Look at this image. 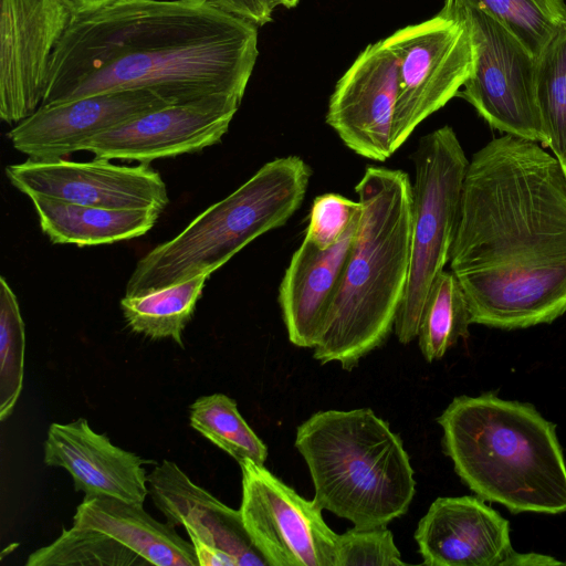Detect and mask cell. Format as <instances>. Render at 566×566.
Returning a JSON list of instances; mask_svg holds the SVG:
<instances>
[{"instance_id": "1", "label": "cell", "mask_w": 566, "mask_h": 566, "mask_svg": "<svg viewBox=\"0 0 566 566\" xmlns=\"http://www.w3.org/2000/svg\"><path fill=\"white\" fill-rule=\"evenodd\" d=\"M450 270L471 323L549 324L566 312V177L536 142L504 134L473 154Z\"/></svg>"}, {"instance_id": "2", "label": "cell", "mask_w": 566, "mask_h": 566, "mask_svg": "<svg viewBox=\"0 0 566 566\" xmlns=\"http://www.w3.org/2000/svg\"><path fill=\"white\" fill-rule=\"evenodd\" d=\"M258 55V27L208 0H118L73 14L40 106L130 90L172 104L243 98Z\"/></svg>"}, {"instance_id": "3", "label": "cell", "mask_w": 566, "mask_h": 566, "mask_svg": "<svg viewBox=\"0 0 566 566\" xmlns=\"http://www.w3.org/2000/svg\"><path fill=\"white\" fill-rule=\"evenodd\" d=\"M361 218L339 289L314 347L322 364L352 370L394 328L410 268L412 191L399 169L369 166L355 187Z\"/></svg>"}, {"instance_id": "4", "label": "cell", "mask_w": 566, "mask_h": 566, "mask_svg": "<svg viewBox=\"0 0 566 566\" xmlns=\"http://www.w3.org/2000/svg\"><path fill=\"white\" fill-rule=\"evenodd\" d=\"M437 421L454 471L480 499L515 514L566 512V462L556 426L533 405L491 392L460 396Z\"/></svg>"}, {"instance_id": "5", "label": "cell", "mask_w": 566, "mask_h": 566, "mask_svg": "<svg viewBox=\"0 0 566 566\" xmlns=\"http://www.w3.org/2000/svg\"><path fill=\"white\" fill-rule=\"evenodd\" d=\"M322 509L356 528L387 526L407 513L416 492L413 470L400 438L369 408L326 410L296 429Z\"/></svg>"}, {"instance_id": "6", "label": "cell", "mask_w": 566, "mask_h": 566, "mask_svg": "<svg viewBox=\"0 0 566 566\" xmlns=\"http://www.w3.org/2000/svg\"><path fill=\"white\" fill-rule=\"evenodd\" d=\"M311 176L310 166L295 155L264 164L175 238L142 256L125 295H143L212 274L255 238L282 227L302 205Z\"/></svg>"}, {"instance_id": "7", "label": "cell", "mask_w": 566, "mask_h": 566, "mask_svg": "<svg viewBox=\"0 0 566 566\" xmlns=\"http://www.w3.org/2000/svg\"><path fill=\"white\" fill-rule=\"evenodd\" d=\"M412 160L410 268L394 323L395 335L401 344L418 336L431 284L450 261L469 165L459 138L449 125L422 136Z\"/></svg>"}, {"instance_id": "8", "label": "cell", "mask_w": 566, "mask_h": 566, "mask_svg": "<svg viewBox=\"0 0 566 566\" xmlns=\"http://www.w3.org/2000/svg\"><path fill=\"white\" fill-rule=\"evenodd\" d=\"M442 9L464 20L474 50L473 72L457 96L492 128L544 146L535 92L537 57L488 12L462 0H446Z\"/></svg>"}, {"instance_id": "9", "label": "cell", "mask_w": 566, "mask_h": 566, "mask_svg": "<svg viewBox=\"0 0 566 566\" xmlns=\"http://www.w3.org/2000/svg\"><path fill=\"white\" fill-rule=\"evenodd\" d=\"M384 41L398 61L395 153L421 122L457 96L473 72L474 50L464 20L443 9Z\"/></svg>"}, {"instance_id": "10", "label": "cell", "mask_w": 566, "mask_h": 566, "mask_svg": "<svg viewBox=\"0 0 566 566\" xmlns=\"http://www.w3.org/2000/svg\"><path fill=\"white\" fill-rule=\"evenodd\" d=\"M242 474L240 514L269 566H336L338 534L307 501L252 460L239 463Z\"/></svg>"}, {"instance_id": "11", "label": "cell", "mask_w": 566, "mask_h": 566, "mask_svg": "<svg viewBox=\"0 0 566 566\" xmlns=\"http://www.w3.org/2000/svg\"><path fill=\"white\" fill-rule=\"evenodd\" d=\"M73 13L59 0H0V117L10 125L41 105L52 53Z\"/></svg>"}, {"instance_id": "12", "label": "cell", "mask_w": 566, "mask_h": 566, "mask_svg": "<svg viewBox=\"0 0 566 566\" xmlns=\"http://www.w3.org/2000/svg\"><path fill=\"white\" fill-rule=\"evenodd\" d=\"M241 101L237 96L213 95L171 104L96 135L81 150L95 158L142 164L195 154L221 142Z\"/></svg>"}, {"instance_id": "13", "label": "cell", "mask_w": 566, "mask_h": 566, "mask_svg": "<svg viewBox=\"0 0 566 566\" xmlns=\"http://www.w3.org/2000/svg\"><path fill=\"white\" fill-rule=\"evenodd\" d=\"M9 181L28 196L111 209H156L169 203L161 176L148 165L123 166L91 161L28 159L6 167Z\"/></svg>"}, {"instance_id": "14", "label": "cell", "mask_w": 566, "mask_h": 566, "mask_svg": "<svg viewBox=\"0 0 566 566\" xmlns=\"http://www.w3.org/2000/svg\"><path fill=\"white\" fill-rule=\"evenodd\" d=\"M398 61L384 40L371 43L338 80L326 123L357 155L385 161L392 154Z\"/></svg>"}, {"instance_id": "15", "label": "cell", "mask_w": 566, "mask_h": 566, "mask_svg": "<svg viewBox=\"0 0 566 566\" xmlns=\"http://www.w3.org/2000/svg\"><path fill=\"white\" fill-rule=\"evenodd\" d=\"M147 90L109 92L40 106L8 133L14 149L29 159H63L96 135L151 111L171 105Z\"/></svg>"}, {"instance_id": "16", "label": "cell", "mask_w": 566, "mask_h": 566, "mask_svg": "<svg viewBox=\"0 0 566 566\" xmlns=\"http://www.w3.org/2000/svg\"><path fill=\"white\" fill-rule=\"evenodd\" d=\"M415 539L429 566H506L514 552L509 521L468 495L434 500Z\"/></svg>"}, {"instance_id": "17", "label": "cell", "mask_w": 566, "mask_h": 566, "mask_svg": "<svg viewBox=\"0 0 566 566\" xmlns=\"http://www.w3.org/2000/svg\"><path fill=\"white\" fill-rule=\"evenodd\" d=\"M43 462L62 468L74 489L87 497H113L144 504L148 495L144 464L148 461L95 432L84 418L69 423L53 422L43 444Z\"/></svg>"}, {"instance_id": "18", "label": "cell", "mask_w": 566, "mask_h": 566, "mask_svg": "<svg viewBox=\"0 0 566 566\" xmlns=\"http://www.w3.org/2000/svg\"><path fill=\"white\" fill-rule=\"evenodd\" d=\"M148 494L166 521L198 541L230 555L238 566H269L252 543L240 511L195 484L172 461L164 460L147 475Z\"/></svg>"}, {"instance_id": "19", "label": "cell", "mask_w": 566, "mask_h": 566, "mask_svg": "<svg viewBox=\"0 0 566 566\" xmlns=\"http://www.w3.org/2000/svg\"><path fill=\"white\" fill-rule=\"evenodd\" d=\"M361 213L343 238L321 250L304 238L293 253L279 287V304L290 342L314 348L339 289Z\"/></svg>"}, {"instance_id": "20", "label": "cell", "mask_w": 566, "mask_h": 566, "mask_svg": "<svg viewBox=\"0 0 566 566\" xmlns=\"http://www.w3.org/2000/svg\"><path fill=\"white\" fill-rule=\"evenodd\" d=\"M73 525L111 535L149 565L199 566L191 542L185 541L174 525L151 517L143 504L84 496L76 507Z\"/></svg>"}, {"instance_id": "21", "label": "cell", "mask_w": 566, "mask_h": 566, "mask_svg": "<svg viewBox=\"0 0 566 566\" xmlns=\"http://www.w3.org/2000/svg\"><path fill=\"white\" fill-rule=\"evenodd\" d=\"M43 233L55 244H112L147 233L161 211L111 209L72 203L44 196L30 197Z\"/></svg>"}, {"instance_id": "22", "label": "cell", "mask_w": 566, "mask_h": 566, "mask_svg": "<svg viewBox=\"0 0 566 566\" xmlns=\"http://www.w3.org/2000/svg\"><path fill=\"white\" fill-rule=\"evenodd\" d=\"M211 274L202 273L143 295L124 296L120 310L126 325L151 339L170 338L184 347L182 332Z\"/></svg>"}, {"instance_id": "23", "label": "cell", "mask_w": 566, "mask_h": 566, "mask_svg": "<svg viewBox=\"0 0 566 566\" xmlns=\"http://www.w3.org/2000/svg\"><path fill=\"white\" fill-rule=\"evenodd\" d=\"M470 324L465 294L453 272L443 270L431 284L417 336L426 360L442 358L460 338H468Z\"/></svg>"}, {"instance_id": "24", "label": "cell", "mask_w": 566, "mask_h": 566, "mask_svg": "<svg viewBox=\"0 0 566 566\" xmlns=\"http://www.w3.org/2000/svg\"><path fill=\"white\" fill-rule=\"evenodd\" d=\"M189 422L238 463L249 459L264 464L268 448L243 419L232 398L223 394L199 397L189 407Z\"/></svg>"}, {"instance_id": "25", "label": "cell", "mask_w": 566, "mask_h": 566, "mask_svg": "<svg viewBox=\"0 0 566 566\" xmlns=\"http://www.w3.org/2000/svg\"><path fill=\"white\" fill-rule=\"evenodd\" d=\"M27 566H145L147 560L111 535L72 525L33 552Z\"/></svg>"}, {"instance_id": "26", "label": "cell", "mask_w": 566, "mask_h": 566, "mask_svg": "<svg viewBox=\"0 0 566 566\" xmlns=\"http://www.w3.org/2000/svg\"><path fill=\"white\" fill-rule=\"evenodd\" d=\"M535 92L546 137L544 146L563 165L566 160V25L537 56Z\"/></svg>"}, {"instance_id": "27", "label": "cell", "mask_w": 566, "mask_h": 566, "mask_svg": "<svg viewBox=\"0 0 566 566\" xmlns=\"http://www.w3.org/2000/svg\"><path fill=\"white\" fill-rule=\"evenodd\" d=\"M495 18L538 56L566 25L563 0H462Z\"/></svg>"}, {"instance_id": "28", "label": "cell", "mask_w": 566, "mask_h": 566, "mask_svg": "<svg viewBox=\"0 0 566 566\" xmlns=\"http://www.w3.org/2000/svg\"><path fill=\"white\" fill-rule=\"evenodd\" d=\"M25 333L18 298L0 277V420L11 416L23 386Z\"/></svg>"}, {"instance_id": "29", "label": "cell", "mask_w": 566, "mask_h": 566, "mask_svg": "<svg viewBox=\"0 0 566 566\" xmlns=\"http://www.w3.org/2000/svg\"><path fill=\"white\" fill-rule=\"evenodd\" d=\"M386 527L350 528L338 535L336 566L405 565Z\"/></svg>"}, {"instance_id": "30", "label": "cell", "mask_w": 566, "mask_h": 566, "mask_svg": "<svg viewBox=\"0 0 566 566\" xmlns=\"http://www.w3.org/2000/svg\"><path fill=\"white\" fill-rule=\"evenodd\" d=\"M361 213V203L337 193L317 196L311 207L305 238L318 249L336 244Z\"/></svg>"}, {"instance_id": "31", "label": "cell", "mask_w": 566, "mask_h": 566, "mask_svg": "<svg viewBox=\"0 0 566 566\" xmlns=\"http://www.w3.org/2000/svg\"><path fill=\"white\" fill-rule=\"evenodd\" d=\"M217 8L241 17L256 27H262L272 20L277 0H208Z\"/></svg>"}, {"instance_id": "32", "label": "cell", "mask_w": 566, "mask_h": 566, "mask_svg": "<svg viewBox=\"0 0 566 566\" xmlns=\"http://www.w3.org/2000/svg\"><path fill=\"white\" fill-rule=\"evenodd\" d=\"M566 565L552 556L537 553H518L516 551L510 556L506 566H556Z\"/></svg>"}, {"instance_id": "33", "label": "cell", "mask_w": 566, "mask_h": 566, "mask_svg": "<svg viewBox=\"0 0 566 566\" xmlns=\"http://www.w3.org/2000/svg\"><path fill=\"white\" fill-rule=\"evenodd\" d=\"M74 15L88 13L118 0H59Z\"/></svg>"}, {"instance_id": "34", "label": "cell", "mask_w": 566, "mask_h": 566, "mask_svg": "<svg viewBox=\"0 0 566 566\" xmlns=\"http://www.w3.org/2000/svg\"><path fill=\"white\" fill-rule=\"evenodd\" d=\"M300 0H277L279 4H282L286 8H293L298 3Z\"/></svg>"}, {"instance_id": "35", "label": "cell", "mask_w": 566, "mask_h": 566, "mask_svg": "<svg viewBox=\"0 0 566 566\" xmlns=\"http://www.w3.org/2000/svg\"><path fill=\"white\" fill-rule=\"evenodd\" d=\"M560 166H562V168H563V171H564V174H565V177H566V160H565V163H564L563 165H560Z\"/></svg>"}]
</instances>
